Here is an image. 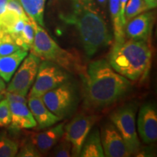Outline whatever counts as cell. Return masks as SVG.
I'll use <instances>...</instances> for the list:
<instances>
[{
	"instance_id": "cell-1",
	"label": "cell",
	"mask_w": 157,
	"mask_h": 157,
	"mask_svg": "<svg viewBox=\"0 0 157 157\" xmlns=\"http://www.w3.org/2000/svg\"><path fill=\"white\" fill-rule=\"evenodd\" d=\"M81 76L84 103L90 109H103L114 103L128 93L132 84L105 60L90 63Z\"/></svg>"
},
{
	"instance_id": "cell-2",
	"label": "cell",
	"mask_w": 157,
	"mask_h": 157,
	"mask_svg": "<svg viewBox=\"0 0 157 157\" xmlns=\"http://www.w3.org/2000/svg\"><path fill=\"white\" fill-rule=\"evenodd\" d=\"M69 8L59 17L77 31L84 50L92 57L112 41L101 12L95 0H68Z\"/></svg>"
},
{
	"instance_id": "cell-3",
	"label": "cell",
	"mask_w": 157,
	"mask_h": 157,
	"mask_svg": "<svg viewBox=\"0 0 157 157\" xmlns=\"http://www.w3.org/2000/svg\"><path fill=\"white\" fill-rule=\"evenodd\" d=\"M151 58L148 42L129 39L114 43L108 62L118 74L131 81H137L147 75Z\"/></svg>"
},
{
	"instance_id": "cell-4",
	"label": "cell",
	"mask_w": 157,
	"mask_h": 157,
	"mask_svg": "<svg viewBox=\"0 0 157 157\" xmlns=\"http://www.w3.org/2000/svg\"><path fill=\"white\" fill-rule=\"evenodd\" d=\"M32 20V19H31ZM34 27V40L31 50L41 60L54 63L70 73L83 72V66L79 56L76 52L65 50L48 34L42 26L32 20Z\"/></svg>"
},
{
	"instance_id": "cell-5",
	"label": "cell",
	"mask_w": 157,
	"mask_h": 157,
	"mask_svg": "<svg viewBox=\"0 0 157 157\" xmlns=\"http://www.w3.org/2000/svg\"><path fill=\"white\" fill-rule=\"evenodd\" d=\"M136 112V105L129 103L116 109L110 117L131 154H136L140 146L137 135Z\"/></svg>"
},
{
	"instance_id": "cell-6",
	"label": "cell",
	"mask_w": 157,
	"mask_h": 157,
	"mask_svg": "<svg viewBox=\"0 0 157 157\" xmlns=\"http://www.w3.org/2000/svg\"><path fill=\"white\" fill-rule=\"evenodd\" d=\"M68 74L63 68L54 63L42 60L29 97H42L50 90L68 81Z\"/></svg>"
},
{
	"instance_id": "cell-7",
	"label": "cell",
	"mask_w": 157,
	"mask_h": 157,
	"mask_svg": "<svg viewBox=\"0 0 157 157\" xmlns=\"http://www.w3.org/2000/svg\"><path fill=\"white\" fill-rule=\"evenodd\" d=\"M42 98L48 109L60 119L73 111L76 103V90L68 81L48 91Z\"/></svg>"
},
{
	"instance_id": "cell-8",
	"label": "cell",
	"mask_w": 157,
	"mask_h": 157,
	"mask_svg": "<svg viewBox=\"0 0 157 157\" xmlns=\"http://www.w3.org/2000/svg\"><path fill=\"white\" fill-rule=\"evenodd\" d=\"M96 115L80 114L64 126L63 137L71 144V156H78L87 135L98 120Z\"/></svg>"
},
{
	"instance_id": "cell-9",
	"label": "cell",
	"mask_w": 157,
	"mask_h": 157,
	"mask_svg": "<svg viewBox=\"0 0 157 157\" xmlns=\"http://www.w3.org/2000/svg\"><path fill=\"white\" fill-rule=\"evenodd\" d=\"M41 59L32 52L27 56L15 72V76L10 82L7 91L25 96L36 78Z\"/></svg>"
},
{
	"instance_id": "cell-10",
	"label": "cell",
	"mask_w": 157,
	"mask_h": 157,
	"mask_svg": "<svg viewBox=\"0 0 157 157\" xmlns=\"http://www.w3.org/2000/svg\"><path fill=\"white\" fill-rule=\"evenodd\" d=\"M137 129L143 143H155L157 140V111L154 103H147L140 108L137 118Z\"/></svg>"
},
{
	"instance_id": "cell-11",
	"label": "cell",
	"mask_w": 157,
	"mask_h": 157,
	"mask_svg": "<svg viewBox=\"0 0 157 157\" xmlns=\"http://www.w3.org/2000/svg\"><path fill=\"white\" fill-rule=\"evenodd\" d=\"M101 138L105 156L127 157L131 155L122 137L113 124L108 123L103 127Z\"/></svg>"
},
{
	"instance_id": "cell-12",
	"label": "cell",
	"mask_w": 157,
	"mask_h": 157,
	"mask_svg": "<svg viewBox=\"0 0 157 157\" xmlns=\"http://www.w3.org/2000/svg\"><path fill=\"white\" fill-rule=\"evenodd\" d=\"M154 23V13L144 12L127 21L124 26L125 36L129 39L148 42Z\"/></svg>"
},
{
	"instance_id": "cell-13",
	"label": "cell",
	"mask_w": 157,
	"mask_h": 157,
	"mask_svg": "<svg viewBox=\"0 0 157 157\" xmlns=\"http://www.w3.org/2000/svg\"><path fill=\"white\" fill-rule=\"evenodd\" d=\"M66 121L58 124L56 126L48 127L42 132H33L31 135V143L38 148L42 154L49 151L60 140L64 133Z\"/></svg>"
},
{
	"instance_id": "cell-14",
	"label": "cell",
	"mask_w": 157,
	"mask_h": 157,
	"mask_svg": "<svg viewBox=\"0 0 157 157\" xmlns=\"http://www.w3.org/2000/svg\"><path fill=\"white\" fill-rule=\"evenodd\" d=\"M27 103L39 129L48 128L61 120L48 109L42 97L30 96Z\"/></svg>"
},
{
	"instance_id": "cell-15",
	"label": "cell",
	"mask_w": 157,
	"mask_h": 157,
	"mask_svg": "<svg viewBox=\"0 0 157 157\" xmlns=\"http://www.w3.org/2000/svg\"><path fill=\"white\" fill-rule=\"evenodd\" d=\"M9 103L13 128L16 129H31L36 127V121L26 104L18 102H9Z\"/></svg>"
},
{
	"instance_id": "cell-16",
	"label": "cell",
	"mask_w": 157,
	"mask_h": 157,
	"mask_svg": "<svg viewBox=\"0 0 157 157\" xmlns=\"http://www.w3.org/2000/svg\"><path fill=\"white\" fill-rule=\"evenodd\" d=\"M27 56L28 51L21 49L8 56H0V76L4 81H10L19 65Z\"/></svg>"
},
{
	"instance_id": "cell-17",
	"label": "cell",
	"mask_w": 157,
	"mask_h": 157,
	"mask_svg": "<svg viewBox=\"0 0 157 157\" xmlns=\"http://www.w3.org/2000/svg\"><path fill=\"white\" fill-rule=\"evenodd\" d=\"M82 145L80 157H104L103 148L102 146L101 133L98 129L90 130Z\"/></svg>"
},
{
	"instance_id": "cell-18",
	"label": "cell",
	"mask_w": 157,
	"mask_h": 157,
	"mask_svg": "<svg viewBox=\"0 0 157 157\" xmlns=\"http://www.w3.org/2000/svg\"><path fill=\"white\" fill-rule=\"evenodd\" d=\"M109 10L112 21L114 43H121L126 40L124 25L120 15L119 0H109Z\"/></svg>"
},
{
	"instance_id": "cell-19",
	"label": "cell",
	"mask_w": 157,
	"mask_h": 157,
	"mask_svg": "<svg viewBox=\"0 0 157 157\" xmlns=\"http://www.w3.org/2000/svg\"><path fill=\"white\" fill-rule=\"evenodd\" d=\"M26 15L37 24L44 26V11L46 0H19Z\"/></svg>"
},
{
	"instance_id": "cell-20",
	"label": "cell",
	"mask_w": 157,
	"mask_h": 157,
	"mask_svg": "<svg viewBox=\"0 0 157 157\" xmlns=\"http://www.w3.org/2000/svg\"><path fill=\"white\" fill-rule=\"evenodd\" d=\"M34 27L33 25L32 20L29 17V21H27L25 23L22 33L19 36L16 37L14 40L15 43L19 47H21V48L28 51L32 47L34 40Z\"/></svg>"
},
{
	"instance_id": "cell-21",
	"label": "cell",
	"mask_w": 157,
	"mask_h": 157,
	"mask_svg": "<svg viewBox=\"0 0 157 157\" xmlns=\"http://www.w3.org/2000/svg\"><path fill=\"white\" fill-rule=\"evenodd\" d=\"M21 49L10 33L0 29V56H8Z\"/></svg>"
},
{
	"instance_id": "cell-22",
	"label": "cell",
	"mask_w": 157,
	"mask_h": 157,
	"mask_svg": "<svg viewBox=\"0 0 157 157\" xmlns=\"http://www.w3.org/2000/svg\"><path fill=\"white\" fill-rule=\"evenodd\" d=\"M145 0H128L124 10V18L126 23L127 21L148 10Z\"/></svg>"
},
{
	"instance_id": "cell-23",
	"label": "cell",
	"mask_w": 157,
	"mask_h": 157,
	"mask_svg": "<svg viewBox=\"0 0 157 157\" xmlns=\"http://www.w3.org/2000/svg\"><path fill=\"white\" fill-rule=\"evenodd\" d=\"M18 145L5 134L0 135V157H13L16 156Z\"/></svg>"
},
{
	"instance_id": "cell-24",
	"label": "cell",
	"mask_w": 157,
	"mask_h": 157,
	"mask_svg": "<svg viewBox=\"0 0 157 157\" xmlns=\"http://www.w3.org/2000/svg\"><path fill=\"white\" fill-rule=\"evenodd\" d=\"M53 154L57 157H69L71 156V144L67 139L62 137L57 143Z\"/></svg>"
},
{
	"instance_id": "cell-25",
	"label": "cell",
	"mask_w": 157,
	"mask_h": 157,
	"mask_svg": "<svg viewBox=\"0 0 157 157\" xmlns=\"http://www.w3.org/2000/svg\"><path fill=\"white\" fill-rule=\"evenodd\" d=\"M11 111L9 101L6 98L0 101V127H7L11 124Z\"/></svg>"
},
{
	"instance_id": "cell-26",
	"label": "cell",
	"mask_w": 157,
	"mask_h": 157,
	"mask_svg": "<svg viewBox=\"0 0 157 157\" xmlns=\"http://www.w3.org/2000/svg\"><path fill=\"white\" fill-rule=\"evenodd\" d=\"M41 154L42 153L32 143H25L21 148V151L16 156L21 157H39L42 156Z\"/></svg>"
},
{
	"instance_id": "cell-27",
	"label": "cell",
	"mask_w": 157,
	"mask_h": 157,
	"mask_svg": "<svg viewBox=\"0 0 157 157\" xmlns=\"http://www.w3.org/2000/svg\"><path fill=\"white\" fill-rule=\"evenodd\" d=\"M6 10L13 12L18 16L22 17V18L26 20L29 18V17L26 15L24 10H23L21 2L19 0H8Z\"/></svg>"
},
{
	"instance_id": "cell-28",
	"label": "cell",
	"mask_w": 157,
	"mask_h": 157,
	"mask_svg": "<svg viewBox=\"0 0 157 157\" xmlns=\"http://www.w3.org/2000/svg\"><path fill=\"white\" fill-rule=\"evenodd\" d=\"M2 92L3 95H5L6 99L9 102H18V103H27V99L25 98V96L19 95L17 93H10L7 92V90H3Z\"/></svg>"
},
{
	"instance_id": "cell-29",
	"label": "cell",
	"mask_w": 157,
	"mask_h": 157,
	"mask_svg": "<svg viewBox=\"0 0 157 157\" xmlns=\"http://www.w3.org/2000/svg\"><path fill=\"white\" fill-rule=\"evenodd\" d=\"M128 2V0H119V7H120V15L121 17V21H122L123 25H126V21H125L124 18V10L125 7H126V5Z\"/></svg>"
},
{
	"instance_id": "cell-30",
	"label": "cell",
	"mask_w": 157,
	"mask_h": 157,
	"mask_svg": "<svg viewBox=\"0 0 157 157\" xmlns=\"http://www.w3.org/2000/svg\"><path fill=\"white\" fill-rule=\"evenodd\" d=\"M8 0H0V15H2L6 11Z\"/></svg>"
},
{
	"instance_id": "cell-31",
	"label": "cell",
	"mask_w": 157,
	"mask_h": 157,
	"mask_svg": "<svg viewBox=\"0 0 157 157\" xmlns=\"http://www.w3.org/2000/svg\"><path fill=\"white\" fill-rule=\"evenodd\" d=\"M148 9L156 8L157 6V0H145Z\"/></svg>"
},
{
	"instance_id": "cell-32",
	"label": "cell",
	"mask_w": 157,
	"mask_h": 157,
	"mask_svg": "<svg viewBox=\"0 0 157 157\" xmlns=\"http://www.w3.org/2000/svg\"><path fill=\"white\" fill-rule=\"evenodd\" d=\"M5 89H6L5 82L2 79V78L0 76V92L3 91V90H5Z\"/></svg>"
},
{
	"instance_id": "cell-33",
	"label": "cell",
	"mask_w": 157,
	"mask_h": 157,
	"mask_svg": "<svg viewBox=\"0 0 157 157\" xmlns=\"http://www.w3.org/2000/svg\"><path fill=\"white\" fill-rule=\"evenodd\" d=\"M108 0H97V2L102 6H105Z\"/></svg>"
},
{
	"instance_id": "cell-34",
	"label": "cell",
	"mask_w": 157,
	"mask_h": 157,
	"mask_svg": "<svg viewBox=\"0 0 157 157\" xmlns=\"http://www.w3.org/2000/svg\"><path fill=\"white\" fill-rule=\"evenodd\" d=\"M4 97V95H3V93H2V92H0V101H1L2 99V98Z\"/></svg>"
}]
</instances>
